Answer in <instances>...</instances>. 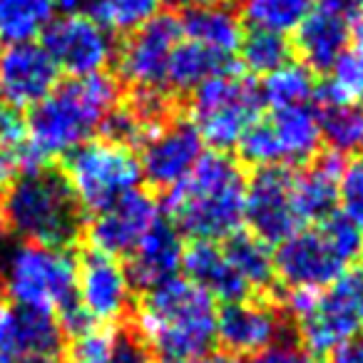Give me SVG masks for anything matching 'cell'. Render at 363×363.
Segmentation results:
<instances>
[{
	"label": "cell",
	"instance_id": "6da1fadb",
	"mask_svg": "<svg viewBox=\"0 0 363 363\" xmlns=\"http://www.w3.org/2000/svg\"><path fill=\"white\" fill-rule=\"evenodd\" d=\"M117 105V82L110 75L72 77L30 107L26 120V172L70 155L102 127Z\"/></svg>",
	"mask_w": 363,
	"mask_h": 363
},
{
	"label": "cell",
	"instance_id": "7a4b0ae2",
	"mask_svg": "<svg viewBox=\"0 0 363 363\" xmlns=\"http://www.w3.org/2000/svg\"><path fill=\"white\" fill-rule=\"evenodd\" d=\"M247 179L224 152H207L167 192V222L192 242H224L244 224Z\"/></svg>",
	"mask_w": 363,
	"mask_h": 363
},
{
	"label": "cell",
	"instance_id": "3957f363",
	"mask_svg": "<svg viewBox=\"0 0 363 363\" xmlns=\"http://www.w3.org/2000/svg\"><path fill=\"white\" fill-rule=\"evenodd\" d=\"M217 301L189 279H172L142 296L137 336L162 363H189L217 343Z\"/></svg>",
	"mask_w": 363,
	"mask_h": 363
},
{
	"label": "cell",
	"instance_id": "277c9868",
	"mask_svg": "<svg viewBox=\"0 0 363 363\" xmlns=\"http://www.w3.org/2000/svg\"><path fill=\"white\" fill-rule=\"evenodd\" d=\"M6 227L21 242L70 249L82 232V209L60 169H28L6 189L0 202Z\"/></svg>",
	"mask_w": 363,
	"mask_h": 363
},
{
	"label": "cell",
	"instance_id": "5b68a950",
	"mask_svg": "<svg viewBox=\"0 0 363 363\" xmlns=\"http://www.w3.org/2000/svg\"><path fill=\"white\" fill-rule=\"evenodd\" d=\"M361 254L363 229L333 212L284 239L274 252V272L289 291H316L358 264Z\"/></svg>",
	"mask_w": 363,
	"mask_h": 363
},
{
	"label": "cell",
	"instance_id": "8992f818",
	"mask_svg": "<svg viewBox=\"0 0 363 363\" xmlns=\"http://www.w3.org/2000/svg\"><path fill=\"white\" fill-rule=\"evenodd\" d=\"M77 259L70 249L18 242L0 247V296L38 311L60 313L75 301Z\"/></svg>",
	"mask_w": 363,
	"mask_h": 363
},
{
	"label": "cell",
	"instance_id": "52a82bcc",
	"mask_svg": "<svg viewBox=\"0 0 363 363\" xmlns=\"http://www.w3.org/2000/svg\"><path fill=\"white\" fill-rule=\"evenodd\" d=\"M286 306L308 353H331L363 333V264L316 291H289Z\"/></svg>",
	"mask_w": 363,
	"mask_h": 363
},
{
	"label": "cell",
	"instance_id": "ba28073f",
	"mask_svg": "<svg viewBox=\"0 0 363 363\" xmlns=\"http://www.w3.org/2000/svg\"><path fill=\"white\" fill-rule=\"evenodd\" d=\"M62 174L82 214H92V217L135 192L142 182L140 160L135 150L105 137L87 140L85 145L65 155Z\"/></svg>",
	"mask_w": 363,
	"mask_h": 363
},
{
	"label": "cell",
	"instance_id": "9c48e42d",
	"mask_svg": "<svg viewBox=\"0 0 363 363\" xmlns=\"http://www.w3.org/2000/svg\"><path fill=\"white\" fill-rule=\"evenodd\" d=\"M262 107L259 85L229 70L192 92L189 125L204 145H212L214 152H224L239 145L244 132L262 117Z\"/></svg>",
	"mask_w": 363,
	"mask_h": 363
},
{
	"label": "cell",
	"instance_id": "30bf717a",
	"mask_svg": "<svg viewBox=\"0 0 363 363\" xmlns=\"http://www.w3.org/2000/svg\"><path fill=\"white\" fill-rule=\"evenodd\" d=\"M321 142L316 107L298 105L272 110L267 117H259L244 132L237 147L242 160L257 169H291L311 162L318 155Z\"/></svg>",
	"mask_w": 363,
	"mask_h": 363
},
{
	"label": "cell",
	"instance_id": "8fae6325",
	"mask_svg": "<svg viewBox=\"0 0 363 363\" xmlns=\"http://www.w3.org/2000/svg\"><path fill=\"white\" fill-rule=\"evenodd\" d=\"M182 40L179 18L157 16L140 30L130 33L117 50V75L132 92L157 95L167 87V67Z\"/></svg>",
	"mask_w": 363,
	"mask_h": 363
},
{
	"label": "cell",
	"instance_id": "7c38bea8",
	"mask_svg": "<svg viewBox=\"0 0 363 363\" xmlns=\"http://www.w3.org/2000/svg\"><path fill=\"white\" fill-rule=\"evenodd\" d=\"M244 222H249L254 237L267 242L269 247L281 244L303 227L294 202L291 169L284 167L257 169V174L247 182Z\"/></svg>",
	"mask_w": 363,
	"mask_h": 363
},
{
	"label": "cell",
	"instance_id": "4fadbf2b",
	"mask_svg": "<svg viewBox=\"0 0 363 363\" xmlns=\"http://www.w3.org/2000/svg\"><path fill=\"white\" fill-rule=\"evenodd\" d=\"M65 333L55 313L0 296V363H60Z\"/></svg>",
	"mask_w": 363,
	"mask_h": 363
},
{
	"label": "cell",
	"instance_id": "5bb4252c",
	"mask_svg": "<svg viewBox=\"0 0 363 363\" xmlns=\"http://www.w3.org/2000/svg\"><path fill=\"white\" fill-rule=\"evenodd\" d=\"M43 48L57 70L72 77L100 75L115 57L112 35L87 16H62L43 33Z\"/></svg>",
	"mask_w": 363,
	"mask_h": 363
},
{
	"label": "cell",
	"instance_id": "9a60e30c",
	"mask_svg": "<svg viewBox=\"0 0 363 363\" xmlns=\"http://www.w3.org/2000/svg\"><path fill=\"white\" fill-rule=\"evenodd\" d=\"M75 303L95 326L125 318L132 306V284L125 264L100 252H87L77 262Z\"/></svg>",
	"mask_w": 363,
	"mask_h": 363
},
{
	"label": "cell",
	"instance_id": "2e32d148",
	"mask_svg": "<svg viewBox=\"0 0 363 363\" xmlns=\"http://www.w3.org/2000/svg\"><path fill=\"white\" fill-rule=\"evenodd\" d=\"M202 155L204 142L189 122L164 120L140 145L137 160H140L142 179L150 182L152 187L169 192L194 169Z\"/></svg>",
	"mask_w": 363,
	"mask_h": 363
},
{
	"label": "cell",
	"instance_id": "e0dca14e",
	"mask_svg": "<svg viewBox=\"0 0 363 363\" xmlns=\"http://www.w3.org/2000/svg\"><path fill=\"white\" fill-rule=\"evenodd\" d=\"M363 16V0H316L296 28V50L308 70H331L348 50L351 28Z\"/></svg>",
	"mask_w": 363,
	"mask_h": 363
},
{
	"label": "cell",
	"instance_id": "ac0fdd59",
	"mask_svg": "<svg viewBox=\"0 0 363 363\" xmlns=\"http://www.w3.org/2000/svg\"><path fill=\"white\" fill-rule=\"evenodd\" d=\"M162 219V209L150 194L130 192L107 207L105 212L95 214L87 227L92 252L107 254V257H130L135 247L142 242L147 232Z\"/></svg>",
	"mask_w": 363,
	"mask_h": 363
},
{
	"label": "cell",
	"instance_id": "d6986e66",
	"mask_svg": "<svg viewBox=\"0 0 363 363\" xmlns=\"http://www.w3.org/2000/svg\"><path fill=\"white\" fill-rule=\"evenodd\" d=\"M284 333V316L279 306L269 301L244 298L227 303L217 318V341L229 356H257L277 346Z\"/></svg>",
	"mask_w": 363,
	"mask_h": 363
},
{
	"label": "cell",
	"instance_id": "ffe728a7",
	"mask_svg": "<svg viewBox=\"0 0 363 363\" xmlns=\"http://www.w3.org/2000/svg\"><path fill=\"white\" fill-rule=\"evenodd\" d=\"M60 70L38 43L8 45L0 55V95L13 107H33L57 87Z\"/></svg>",
	"mask_w": 363,
	"mask_h": 363
},
{
	"label": "cell",
	"instance_id": "44dd1931",
	"mask_svg": "<svg viewBox=\"0 0 363 363\" xmlns=\"http://www.w3.org/2000/svg\"><path fill=\"white\" fill-rule=\"evenodd\" d=\"M182 234L167 222L164 217L142 237V242L135 247L127 262V277H130L132 289H157L162 284L179 277L182 269Z\"/></svg>",
	"mask_w": 363,
	"mask_h": 363
},
{
	"label": "cell",
	"instance_id": "7402d4cb",
	"mask_svg": "<svg viewBox=\"0 0 363 363\" xmlns=\"http://www.w3.org/2000/svg\"><path fill=\"white\" fill-rule=\"evenodd\" d=\"M182 269L187 274L184 279L197 284L204 294H209L214 301H222L224 306L252 296L219 242H192L184 247Z\"/></svg>",
	"mask_w": 363,
	"mask_h": 363
},
{
	"label": "cell",
	"instance_id": "603a6c76",
	"mask_svg": "<svg viewBox=\"0 0 363 363\" xmlns=\"http://www.w3.org/2000/svg\"><path fill=\"white\" fill-rule=\"evenodd\" d=\"M343 164L346 162L338 152H323L308 162L306 169L294 174V202L303 227L306 222H323L338 207V179Z\"/></svg>",
	"mask_w": 363,
	"mask_h": 363
},
{
	"label": "cell",
	"instance_id": "cb8c5ba5",
	"mask_svg": "<svg viewBox=\"0 0 363 363\" xmlns=\"http://www.w3.org/2000/svg\"><path fill=\"white\" fill-rule=\"evenodd\" d=\"M179 30L184 40H192L202 48L232 57L242 45V18L227 6H204L192 8L179 18Z\"/></svg>",
	"mask_w": 363,
	"mask_h": 363
},
{
	"label": "cell",
	"instance_id": "d4e9b609",
	"mask_svg": "<svg viewBox=\"0 0 363 363\" xmlns=\"http://www.w3.org/2000/svg\"><path fill=\"white\" fill-rule=\"evenodd\" d=\"M229 70H234L232 57H224L219 52L209 50V48H202L197 43L182 38L169 57L167 87L174 92H194L207 80L224 75Z\"/></svg>",
	"mask_w": 363,
	"mask_h": 363
},
{
	"label": "cell",
	"instance_id": "484cf974",
	"mask_svg": "<svg viewBox=\"0 0 363 363\" xmlns=\"http://www.w3.org/2000/svg\"><path fill=\"white\" fill-rule=\"evenodd\" d=\"M222 247L249 291H264L272 286L277 272H274V252L267 242H262L254 234H234L224 239Z\"/></svg>",
	"mask_w": 363,
	"mask_h": 363
},
{
	"label": "cell",
	"instance_id": "4316f807",
	"mask_svg": "<svg viewBox=\"0 0 363 363\" xmlns=\"http://www.w3.org/2000/svg\"><path fill=\"white\" fill-rule=\"evenodd\" d=\"M55 16L52 0H0V43H33Z\"/></svg>",
	"mask_w": 363,
	"mask_h": 363
},
{
	"label": "cell",
	"instance_id": "83f0119b",
	"mask_svg": "<svg viewBox=\"0 0 363 363\" xmlns=\"http://www.w3.org/2000/svg\"><path fill=\"white\" fill-rule=\"evenodd\" d=\"M259 92H262L264 105H269L272 110H284V107L311 105L318 90L313 72L303 62H286L284 67L264 77Z\"/></svg>",
	"mask_w": 363,
	"mask_h": 363
},
{
	"label": "cell",
	"instance_id": "f1b7e54d",
	"mask_svg": "<svg viewBox=\"0 0 363 363\" xmlns=\"http://www.w3.org/2000/svg\"><path fill=\"white\" fill-rule=\"evenodd\" d=\"M160 6L162 0H90L85 16L105 28L110 35H130L160 16Z\"/></svg>",
	"mask_w": 363,
	"mask_h": 363
},
{
	"label": "cell",
	"instance_id": "f546056e",
	"mask_svg": "<svg viewBox=\"0 0 363 363\" xmlns=\"http://www.w3.org/2000/svg\"><path fill=\"white\" fill-rule=\"evenodd\" d=\"M316 0H244L242 13L252 30H267L284 35L296 33L303 18L311 13Z\"/></svg>",
	"mask_w": 363,
	"mask_h": 363
},
{
	"label": "cell",
	"instance_id": "4dcf8cb0",
	"mask_svg": "<svg viewBox=\"0 0 363 363\" xmlns=\"http://www.w3.org/2000/svg\"><path fill=\"white\" fill-rule=\"evenodd\" d=\"M321 140L331 152H351L363 142V110L361 105H343V102L321 100L316 110Z\"/></svg>",
	"mask_w": 363,
	"mask_h": 363
},
{
	"label": "cell",
	"instance_id": "1f68e13d",
	"mask_svg": "<svg viewBox=\"0 0 363 363\" xmlns=\"http://www.w3.org/2000/svg\"><path fill=\"white\" fill-rule=\"evenodd\" d=\"M239 52H242L247 70L264 77L291 62V45L286 38L267 30H252L249 35H244Z\"/></svg>",
	"mask_w": 363,
	"mask_h": 363
},
{
	"label": "cell",
	"instance_id": "d6a6232c",
	"mask_svg": "<svg viewBox=\"0 0 363 363\" xmlns=\"http://www.w3.org/2000/svg\"><path fill=\"white\" fill-rule=\"evenodd\" d=\"M321 100L361 105L363 102V52L351 48L328 70L326 85L318 90Z\"/></svg>",
	"mask_w": 363,
	"mask_h": 363
},
{
	"label": "cell",
	"instance_id": "836d02e7",
	"mask_svg": "<svg viewBox=\"0 0 363 363\" xmlns=\"http://www.w3.org/2000/svg\"><path fill=\"white\" fill-rule=\"evenodd\" d=\"M112 346H115V333L95 326L80 336H72V341L62 348L60 363H110Z\"/></svg>",
	"mask_w": 363,
	"mask_h": 363
},
{
	"label": "cell",
	"instance_id": "e575fe53",
	"mask_svg": "<svg viewBox=\"0 0 363 363\" xmlns=\"http://www.w3.org/2000/svg\"><path fill=\"white\" fill-rule=\"evenodd\" d=\"M338 207L343 217L363 229V160H351L343 164L338 179Z\"/></svg>",
	"mask_w": 363,
	"mask_h": 363
},
{
	"label": "cell",
	"instance_id": "d590c367",
	"mask_svg": "<svg viewBox=\"0 0 363 363\" xmlns=\"http://www.w3.org/2000/svg\"><path fill=\"white\" fill-rule=\"evenodd\" d=\"M110 363H160L155 353L150 351L145 341L135 331L115 333V346H112Z\"/></svg>",
	"mask_w": 363,
	"mask_h": 363
},
{
	"label": "cell",
	"instance_id": "8d00e7d4",
	"mask_svg": "<svg viewBox=\"0 0 363 363\" xmlns=\"http://www.w3.org/2000/svg\"><path fill=\"white\" fill-rule=\"evenodd\" d=\"M0 147L23 150L26 147V120L21 117L18 107L0 102Z\"/></svg>",
	"mask_w": 363,
	"mask_h": 363
},
{
	"label": "cell",
	"instance_id": "74e56055",
	"mask_svg": "<svg viewBox=\"0 0 363 363\" xmlns=\"http://www.w3.org/2000/svg\"><path fill=\"white\" fill-rule=\"evenodd\" d=\"M249 363H318V361L313 353H308L306 348L301 346V343L279 341L277 346L252 356Z\"/></svg>",
	"mask_w": 363,
	"mask_h": 363
},
{
	"label": "cell",
	"instance_id": "f35d334b",
	"mask_svg": "<svg viewBox=\"0 0 363 363\" xmlns=\"http://www.w3.org/2000/svg\"><path fill=\"white\" fill-rule=\"evenodd\" d=\"M23 172H26V147L23 150L0 147V192H6Z\"/></svg>",
	"mask_w": 363,
	"mask_h": 363
},
{
	"label": "cell",
	"instance_id": "ab89813d",
	"mask_svg": "<svg viewBox=\"0 0 363 363\" xmlns=\"http://www.w3.org/2000/svg\"><path fill=\"white\" fill-rule=\"evenodd\" d=\"M328 363H363V333L328 353Z\"/></svg>",
	"mask_w": 363,
	"mask_h": 363
},
{
	"label": "cell",
	"instance_id": "60d3db41",
	"mask_svg": "<svg viewBox=\"0 0 363 363\" xmlns=\"http://www.w3.org/2000/svg\"><path fill=\"white\" fill-rule=\"evenodd\" d=\"M55 11H62L65 16H85L90 0H52Z\"/></svg>",
	"mask_w": 363,
	"mask_h": 363
},
{
	"label": "cell",
	"instance_id": "b9f144b4",
	"mask_svg": "<svg viewBox=\"0 0 363 363\" xmlns=\"http://www.w3.org/2000/svg\"><path fill=\"white\" fill-rule=\"evenodd\" d=\"M169 6L184 8V11H192V8H204V6H222L227 0H167Z\"/></svg>",
	"mask_w": 363,
	"mask_h": 363
},
{
	"label": "cell",
	"instance_id": "7bdbcfd3",
	"mask_svg": "<svg viewBox=\"0 0 363 363\" xmlns=\"http://www.w3.org/2000/svg\"><path fill=\"white\" fill-rule=\"evenodd\" d=\"M189 363H239V358L229 356V353H207V356L194 358Z\"/></svg>",
	"mask_w": 363,
	"mask_h": 363
},
{
	"label": "cell",
	"instance_id": "ee69618b",
	"mask_svg": "<svg viewBox=\"0 0 363 363\" xmlns=\"http://www.w3.org/2000/svg\"><path fill=\"white\" fill-rule=\"evenodd\" d=\"M351 43H353V48H356V50L363 52V16L358 18L356 23H353V28H351Z\"/></svg>",
	"mask_w": 363,
	"mask_h": 363
},
{
	"label": "cell",
	"instance_id": "f6af8a7d",
	"mask_svg": "<svg viewBox=\"0 0 363 363\" xmlns=\"http://www.w3.org/2000/svg\"><path fill=\"white\" fill-rule=\"evenodd\" d=\"M6 217H3V207H0V239H3V234H6Z\"/></svg>",
	"mask_w": 363,
	"mask_h": 363
},
{
	"label": "cell",
	"instance_id": "bcb514c9",
	"mask_svg": "<svg viewBox=\"0 0 363 363\" xmlns=\"http://www.w3.org/2000/svg\"><path fill=\"white\" fill-rule=\"evenodd\" d=\"M361 147H363V142H361Z\"/></svg>",
	"mask_w": 363,
	"mask_h": 363
}]
</instances>
